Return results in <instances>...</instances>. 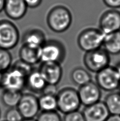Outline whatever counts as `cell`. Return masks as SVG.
<instances>
[{
	"instance_id": "8",
	"label": "cell",
	"mask_w": 120,
	"mask_h": 121,
	"mask_svg": "<svg viewBox=\"0 0 120 121\" xmlns=\"http://www.w3.org/2000/svg\"><path fill=\"white\" fill-rule=\"evenodd\" d=\"M16 108L23 118H35L40 111L38 97L30 92L23 93Z\"/></svg>"
},
{
	"instance_id": "26",
	"label": "cell",
	"mask_w": 120,
	"mask_h": 121,
	"mask_svg": "<svg viewBox=\"0 0 120 121\" xmlns=\"http://www.w3.org/2000/svg\"><path fill=\"white\" fill-rule=\"evenodd\" d=\"M4 118L6 121H21L23 119L16 107L8 108L4 114Z\"/></svg>"
},
{
	"instance_id": "32",
	"label": "cell",
	"mask_w": 120,
	"mask_h": 121,
	"mask_svg": "<svg viewBox=\"0 0 120 121\" xmlns=\"http://www.w3.org/2000/svg\"><path fill=\"white\" fill-rule=\"evenodd\" d=\"M5 0H0V12H1L4 10Z\"/></svg>"
},
{
	"instance_id": "36",
	"label": "cell",
	"mask_w": 120,
	"mask_h": 121,
	"mask_svg": "<svg viewBox=\"0 0 120 121\" xmlns=\"http://www.w3.org/2000/svg\"><path fill=\"white\" fill-rule=\"evenodd\" d=\"M1 113H2L1 109V108H0V118H1Z\"/></svg>"
},
{
	"instance_id": "37",
	"label": "cell",
	"mask_w": 120,
	"mask_h": 121,
	"mask_svg": "<svg viewBox=\"0 0 120 121\" xmlns=\"http://www.w3.org/2000/svg\"><path fill=\"white\" fill-rule=\"evenodd\" d=\"M119 89H120V91H119V92H120V88H119Z\"/></svg>"
},
{
	"instance_id": "6",
	"label": "cell",
	"mask_w": 120,
	"mask_h": 121,
	"mask_svg": "<svg viewBox=\"0 0 120 121\" xmlns=\"http://www.w3.org/2000/svg\"><path fill=\"white\" fill-rule=\"evenodd\" d=\"M20 40L18 28L12 21H0V48L10 51L16 46Z\"/></svg>"
},
{
	"instance_id": "14",
	"label": "cell",
	"mask_w": 120,
	"mask_h": 121,
	"mask_svg": "<svg viewBox=\"0 0 120 121\" xmlns=\"http://www.w3.org/2000/svg\"><path fill=\"white\" fill-rule=\"evenodd\" d=\"M28 8L24 0H5L3 10L10 19L18 20L24 17Z\"/></svg>"
},
{
	"instance_id": "1",
	"label": "cell",
	"mask_w": 120,
	"mask_h": 121,
	"mask_svg": "<svg viewBox=\"0 0 120 121\" xmlns=\"http://www.w3.org/2000/svg\"><path fill=\"white\" fill-rule=\"evenodd\" d=\"M72 21V13L65 6H55L49 11L47 16V23L50 30L62 33L69 28Z\"/></svg>"
},
{
	"instance_id": "20",
	"label": "cell",
	"mask_w": 120,
	"mask_h": 121,
	"mask_svg": "<svg viewBox=\"0 0 120 121\" xmlns=\"http://www.w3.org/2000/svg\"><path fill=\"white\" fill-rule=\"evenodd\" d=\"M104 102L110 115H120V92L113 91L107 95Z\"/></svg>"
},
{
	"instance_id": "30",
	"label": "cell",
	"mask_w": 120,
	"mask_h": 121,
	"mask_svg": "<svg viewBox=\"0 0 120 121\" xmlns=\"http://www.w3.org/2000/svg\"><path fill=\"white\" fill-rule=\"evenodd\" d=\"M28 8H37L41 4L42 0H24Z\"/></svg>"
},
{
	"instance_id": "3",
	"label": "cell",
	"mask_w": 120,
	"mask_h": 121,
	"mask_svg": "<svg viewBox=\"0 0 120 121\" xmlns=\"http://www.w3.org/2000/svg\"><path fill=\"white\" fill-rule=\"evenodd\" d=\"M41 63L54 62L61 64L65 59L66 50L61 42L50 39L46 40L40 48Z\"/></svg>"
},
{
	"instance_id": "29",
	"label": "cell",
	"mask_w": 120,
	"mask_h": 121,
	"mask_svg": "<svg viewBox=\"0 0 120 121\" xmlns=\"http://www.w3.org/2000/svg\"><path fill=\"white\" fill-rule=\"evenodd\" d=\"M104 3L112 9L120 8V0H103Z\"/></svg>"
},
{
	"instance_id": "15",
	"label": "cell",
	"mask_w": 120,
	"mask_h": 121,
	"mask_svg": "<svg viewBox=\"0 0 120 121\" xmlns=\"http://www.w3.org/2000/svg\"><path fill=\"white\" fill-rule=\"evenodd\" d=\"M47 85L38 69L33 68L25 80V88L30 92L41 95Z\"/></svg>"
},
{
	"instance_id": "23",
	"label": "cell",
	"mask_w": 120,
	"mask_h": 121,
	"mask_svg": "<svg viewBox=\"0 0 120 121\" xmlns=\"http://www.w3.org/2000/svg\"><path fill=\"white\" fill-rule=\"evenodd\" d=\"M13 58L8 50L0 48V70L5 72L9 70L12 65Z\"/></svg>"
},
{
	"instance_id": "38",
	"label": "cell",
	"mask_w": 120,
	"mask_h": 121,
	"mask_svg": "<svg viewBox=\"0 0 120 121\" xmlns=\"http://www.w3.org/2000/svg\"><path fill=\"white\" fill-rule=\"evenodd\" d=\"M5 121V120H3V121Z\"/></svg>"
},
{
	"instance_id": "34",
	"label": "cell",
	"mask_w": 120,
	"mask_h": 121,
	"mask_svg": "<svg viewBox=\"0 0 120 121\" xmlns=\"http://www.w3.org/2000/svg\"><path fill=\"white\" fill-rule=\"evenodd\" d=\"M3 75H4V72L0 70V88H2V81H3Z\"/></svg>"
},
{
	"instance_id": "33",
	"label": "cell",
	"mask_w": 120,
	"mask_h": 121,
	"mask_svg": "<svg viewBox=\"0 0 120 121\" xmlns=\"http://www.w3.org/2000/svg\"><path fill=\"white\" fill-rule=\"evenodd\" d=\"M115 66V69H116L117 72V73H118L119 77L120 78V62L117 63L115 65V66Z\"/></svg>"
},
{
	"instance_id": "11",
	"label": "cell",
	"mask_w": 120,
	"mask_h": 121,
	"mask_svg": "<svg viewBox=\"0 0 120 121\" xmlns=\"http://www.w3.org/2000/svg\"><path fill=\"white\" fill-rule=\"evenodd\" d=\"M99 27L105 35L120 31V12L112 9L106 11L100 19Z\"/></svg>"
},
{
	"instance_id": "35",
	"label": "cell",
	"mask_w": 120,
	"mask_h": 121,
	"mask_svg": "<svg viewBox=\"0 0 120 121\" xmlns=\"http://www.w3.org/2000/svg\"><path fill=\"white\" fill-rule=\"evenodd\" d=\"M21 121H37L35 118H23Z\"/></svg>"
},
{
	"instance_id": "13",
	"label": "cell",
	"mask_w": 120,
	"mask_h": 121,
	"mask_svg": "<svg viewBox=\"0 0 120 121\" xmlns=\"http://www.w3.org/2000/svg\"><path fill=\"white\" fill-rule=\"evenodd\" d=\"M86 121H105L110 113L104 101L85 107L82 112Z\"/></svg>"
},
{
	"instance_id": "7",
	"label": "cell",
	"mask_w": 120,
	"mask_h": 121,
	"mask_svg": "<svg viewBox=\"0 0 120 121\" xmlns=\"http://www.w3.org/2000/svg\"><path fill=\"white\" fill-rule=\"evenodd\" d=\"M95 82L100 89L113 92L120 87V78L114 66L109 65L96 73Z\"/></svg>"
},
{
	"instance_id": "18",
	"label": "cell",
	"mask_w": 120,
	"mask_h": 121,
	"mask_svg": "<svg viewBox=\"0 0 120 121\" xmlns=\"http://www.w3.org/2000/svg\"><path fill=\"white\" fill-rule=\"evenodd\" d=\"M102 46L110 55L120 54V30L105 35Z\"/></svg>"
},
{
	"instance_id": "24",
	"label": "cell",
	"mask_w": 120,
	"mask_h": 121,
	"mask_svg": "<svg viewBox=\"0 0 120 121\" xmlns=\"http://www.w3.org/2000/svg\"><path fill=\"white\" fill-rule=\"evenodd\" d=\"M37 121H63L59 113L57 111L41 112L36 118Z\"/></svg>"
},
{
	"instance_id": "10",
	"label": "cell",
	"mask_w": 120,
	"mask_h": 121,
	"mask_svg": "<svg viewBox=\"0 0 120 121\" xmlns=\"http://www.w3.org/2000/svg\"><path fill=\"white\" fill-rule=\"evenodd\" d=\"M26 77L18 70L11 68L4 72L2 88L17 91L25 89Z\"/></svg>"
},
{
	"instance_id": "25",
	"label": "cell",
	"mask_w": 120,
	"mask_h": 121,
	"mask_svg": "<svg viewBox=\"0 0 120 121\" xmlns=\"http://www.w3.org/2000/svg\"><path fill=\"white\" fill-rule=\"evenodd\" d=\"M11 68L18 70L26 78L31 72L34 68L33 66L27 64L20 60H16L13 64H12Z\"/></svg>"
},
{
	"instance_id": "9",
	"label": "cell",
	"mask_w": 120,
	"mask_h": 121,
	"mask_svg": "<svg viewBox=\"0 0 120 121\" xmlns=\"http://www.w3.org/2000/svg\"><path fill=\"white\" fill-rule=\"evenodd\" d=\"M77 90L81 104L85 107L93 105L100 100L101 89L93 81L80 86Z\"/></svg>"
},
{
	"instance_id": "19",
	"label": "cell",
	"mask_w": 120,
	"mask_h": 121,
	"mask_svg": "<svg viewBox=\"0 0 120 121\" xmlns=\"http://www.w3.org/2000/svg\"><path fill=\"white\" fill-rule=\"evenodd\" d=\"M22 94V91L3 89L1 96V100L2 104L6 107H16Z\"/></svg>"
},
{
	"instance_id": "4",
	"label": "cell",
	"mask_w": 120,
	"mask_h": 121,
	"mask_svg": "<svg viewBox=\"0 0 120 121\" xmlns=\"http://www.w3.org/2000/svg\"><path fill=\"white\" fill-rule=\"evenodd\" d=\"M105 34L100 29L89 28L79 34L77 44L81 50L88 52L101 48Z\"/></svg>"
},
{
	"instance_id": "21",
	"label": "cell",
	"mask_w": 120,
	"mask_h": 121,
	"mask_svg": "<svg viewBox=\"0 0 120 121\" xmlns=\"http://www.w3.org/2000/svg\"><path fill=\"white\" fill-rule=\"evenodd\" d=\"M70 78L73 83L80 87L92 81V75L89 71L81 67H77L72 70Z\"/></svg>"
},
{
	"instance_id": "2",
	"label": "cell",
	"mask_w": 120,
	"mask_h": 121,
	"mask_svg": "<svg viewBox=\"0 0 120 121\" xmlns=\"http://www.w3.org/2000/svg\"><path fill=\"white\" fill-rule=\"evenodd\" d=\"M56 98L57 111L64 115L78 111L81 105L78 90L72 87H65L59 90Z\"/></svg>"
},
{
	"instance_id": "5",
	"label": "cell",
	"mask_w": 120,
	"mask_h": 121,
	"mask_svg": "<svg viewBox=\"0 0 120 121\" xmlns=\"http://www.w3.org/2000/svg\"><path fill=\"white\" fill-rule=\"evenodd\" d=\"M110 55L102 48L86 52L83 58L87 70L96 73L110 65Z\"/></svg>"
},
{
	"instance_id": "22",
	"label": "cell",
	"mask_w": 120,
	"mask_h": 121,
	"mask_svg": "<svg viewBox=\"0 0 120 121\" xmlns=\"http://www.w3.org/2000/svg\"><path fill=\"white\" fill-rule=\"evenodd\" d=\"M40 111L42 112H52L57 111L56 96L41 94L38 97Z\"/></svg>"
},
{
	"instance_id": "16",
	"label": "cell",
	"mask_w": 120,
	"mask_h": 121,
	"mask_svg": "<svg viewBox=\"0 0 120 121\" xmlns=\"http://www.w3.org/2000/svg\"><path fill=\"white\" fill-rule=\"evenodd\" d=\"M45 34L41 30L37 28L27 30L23 35L22 45L36 48H40L46 42Z\"/></svg>"
},
{
	"instance_id": "17",
	"label": "cell",
	"mask_w": 120,
	"mask_h": 121,
	"mask_svg": "<svg viewBox=\"0 0 120 121\" xmlns=\"http://www.w3.org/2000/svg\"><path fill=\"white\" fill-rule=\"evenodd\" d=\"M40 48L22 45L19 52L20 60L32 66L39 63L41 62Z\"/></svg>"
},
{
	"instance_id": "27",
	"label": "cell",
	"mask_w": 120,
	"mask_h": 121,
	"mask_svg": "<svg viewBox=\"0 0 120 121\" xmlns=\"http://www.w3.org/2000/svg\"><path fill=\"white\" fill-rule=\"evenodd\" d=\"M63 121H86L82 112L76 111L65 114Z\"/></svg>"
},
{
	"instance_id": "12",
	"label": "cell",
	"mask_w": 120,
	"mask_h": 121,
	"mask_svg": "<svg viewBox=\"0 0 120 121\" xmlns=\"http://www.w3.org/2000/svg\"><path fill=\"white\" fill-rule=\"evenodd\" d=\"M38 69L47 84L57 86L61 80L63 70L61 64L54 62L41 63Z\"/></svg>"
},
{
	"instance_id": "28",
	"label": "cell",
	"mask_w": 120,
	"mask_h": 121,
	"mask_svg": "<svg viewBox=\"0 0 120 121\" xmlns=\"http://www.w3.org/2000/svg\"><path fill=\"white\" fill-rule=\"evenodd\" d=\"M58 92V90L57 86L47 84L41 94L52 95V96H56Z\"/></svg>"
},
{
	"instance_id": "31",
	"label": "cell",
	"mask_w": 120,
	"mask_h": 121,
	"mask_svg": "<svg viewBox=\"0 0 120 121\" xmlns=\"http://www.w3.org/2000/svg\"><path fill=\"white\" fill-rule=\"evenodd\" d=\"M105 121H120V115H110Z\"/></svg>"
}]
</instances>
